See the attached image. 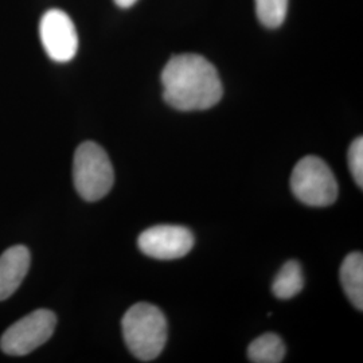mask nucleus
I'll list each match as a JSON object with an SVG mask.
<instances>
[{
  "label": "nucleus",
  "instance_id": "f257e3e1",
  "mask_svg": "<svg viewBox=\"0 0 363 363\" xmlns=\"http://www.w3.org/2000/svg\"><path fill=\"white\" fill-rule=\"evenodd\" d=\"M162 84L166 103L182 112L208 109L223 94L217 69L199 54L174 55L162 72Z\"/></svg>",
  "mask_w": 363,
  "mask_h": 363
},
{
  "label": "nucleus",
  "instance_id": "f03ea898",
  "mask_svg": "<svg viewBox=\"0 0 363 363\" xmlns=\"http://www.w3.org/2000/svg\"><path fill=\"white\" fill-rule=\"evenodd\" d=\"M123 335L130 352L143 362L154 361L167 342V320L154 304L138 303L125 312Z\"/></svg>",
  "mask_w": 363,
  "mask_h": 363
},
{
  "label": "nucleus",
  "instance_id": "7ed1b4c3",
  "mask_svg": "<svg viewBox=\"0 0 363 363\" xmlns=\"http://www.w3.org/2000/svg\"><path fill=\"white\" fill-rule=\"evenodd\" d=\"M73 181L78 194L88 202H96L111 191L115 172L103 147L94 142L78 147L73 160Z\"/></svg>",
  "mask_w": 363,
  "mask_h": 363
},
{
  "label": "nucleus",
  "instance_id": "20e7f679",
  "mask_svg": "<svg viewBox=\"0 0 363 363\" xmlns=\"http://www.w3.org/2000/svg\"><path fill=\"white\" fill-rule=\"evenodd\" d=\"M291 189L300 202L313 208L330 206L337 198L334 172L318 156H304L298 160L292 171Z\"/></svg>",
  "mask_w": 363,
  "mask_h": 363
},
{
  "label": "nucleus",
  "instance_id": "39448f33",
  "mask_svg": "<svg viewBox=\"0 0 363 363\" xmlns=\"http://www.w3.org/2000/svg\"><path fill=\"white\" fill-rule=\"evenodd\" d=\"M55 325L57 316L50 310L31 312L6 330L0 347L7 355H27L52 337Z\"/></svg>",
  "mask_w": 363,
  "mask_h": 363
},
{
  "label": "nucleus",
  "instance_id": "423d86ee",
  "mask_svg": "<svg viewBox=\"0 0 363 363\" xmlns=\"http://www.w3.org/2000/svg\"><path fill=\"white\" fill-rule=\"evenodd\" d=\"M39 37L49 58L58 64L72 61L77 54V30L62 10L52 9L43 13L39 22Z\"/></svg>",
  "mask_w": 363,
  "mask_h": 363
},
{
  "label": "nucleus",
  "instance_id": "0eeeda50",
  "mask_svg": "<svg viewBox=\"0 0 363 363\" xmlns=\"http://www.w3.org/2000/svg\"><path fill=\"white\" fill-rule=\"evenodd\" d=\"M138 245L144 255L152 259H181L194 247V234L184 226L157 225L139 235Z\"/></svg>",
  "mask_w": 363,
  "mask_h": 363
},
{
  "label": "nucleus",
  "instance_id": "6e6552de",
  "mask_svg": "<svg viewBox=\"0 0 363 363\" xmlns=\"http://www.w3.org/2000/svg\"><path fill=\"white\" fill-rule=\"evenodd\" d=\"M30 252L23 245L9 247L0 256V301L10 298L22 284L30 268Z\"/></svg>",
  "mask_w": 363,
  "mask_h": 363
},
{
  "label": "nucleus",
  "instance_id": "1a4fd4ad",
  "mask_svg": "<svg viewBox=\"0 0 363 363\" xmlns=\"http://www.w3.org/2000/svg\"><path fill=\"white\" fill-rule=\"evenodd\" d=\"M340 281L351 303L359 311L363 310V256L352 252L340 267Z\"/></svg>",
  "mask_w": 363,
  "mask_h": 363
},
{
  "label": "nucleus",
  "instance_id": "9d476101",
  "mask_svg": "<svg viewBox=\"0 0 363 363\" xmlns=\"http://www.w3.org/2000/svg\"><path fill=\"white\" fill-rule=\"evenodd\" d=\"M286 357V345L281 337L272 333L255 339L249 349L247 358L255 363H279Z\"/></svg>",
  "mask_w": 363,
  "mask_h": 363
},
{
  "label": "nucleus",
  "instance_id": "9b49d317",
  "mask_svg": "<svg viewBox=\"0 0 363 363\" xmlns=\"http://www.w3.org/2000/svg\"><path fill=\"white\" fill-rule=\"evenodd\" d=\"M304 286L303 269L298 261L291 259L277 273L273 281L272 291L277 298H294Z\"/></svg>",
  "mask_w": 363,
  "mask_h": 363
},
{
  "label": "nucleus",
  "instance_id": "f8f14e48",
  "mask_svg": "<svg viewBox=\"0 0 363 363\" xmlns=\"http://www.w3.org/2000/svg\"><path fill=\"white\" fill-rule=\"evenodd\" d=\"M259 23L268 28H277L286 21L288 0H255Z\"/></svg>",
  "mask_w": 363,
  "mask_h": 363
},
{
  "label": "nucleus",
  "instance_id": "ddd939ff",
  "mask_svg": "<svg viewBox=\"0 0 363 363\" xmlns=\"http://www.w3.org/2000/svg\"><path fill=\"white\" fill-rule=\"evenodd\" d=\"M349 166L354 181L359 189L363 187V139L362 136L357 138L349 150Z\"/></svg>",
  "mask_w": 363,
  "mask_h": 363
},
{
  "label": "nucleus",
  "instance_id": "4468645a",
  "mask_svg": "<svg viewBox=\"0 0 363 363\" xmlns=\"http://www.w3.org/2000/svg\"><path fill=\"white\" fill-rule=\"evenodd\" d=\"M136 1L138 0H115V3L121 9H130Z\"/></svg>",
  "mask_w": 363,
  "mask_h": 363
}]
</instances>
